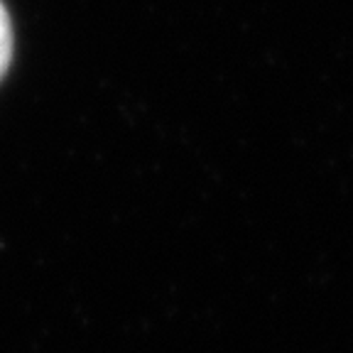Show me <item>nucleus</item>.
<instances>
[{
  "label": "nucleus",
  "instance_id": "f257e3e1",
  "mask_svg": "<svg viewBox=\"0 0 353 353\" xmlns=\"http://www.w3.org/2000/svg\"><path fill=\"white\" fill-rule=\"evenodd\" d=\"M12 61V25L3 0H0V79L6 77Z\"/></svg>",
  "mask_w": 353,
  "mask_h": 353
}]
</instances>
